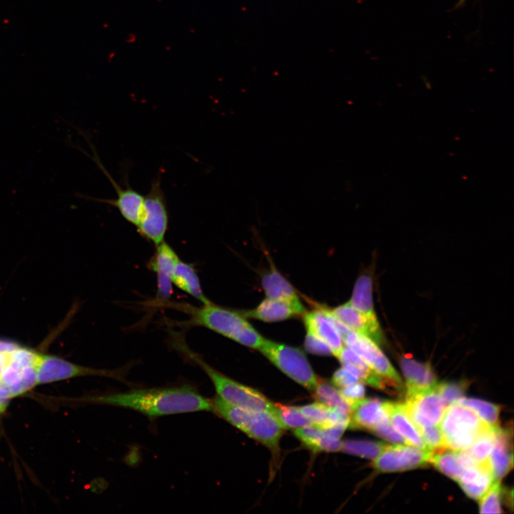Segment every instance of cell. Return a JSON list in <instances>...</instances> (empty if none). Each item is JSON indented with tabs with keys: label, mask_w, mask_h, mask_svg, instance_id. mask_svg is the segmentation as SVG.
Here are the masks:
<instances>
[{
	"label": "cell",
	"mask_w": 514,
	"mask_h": 514,
	"mask_svg": "<svg viewBox=\"0 0 514 514\" xmlns=\"http://www.w3.org/2000/svg\"><path fill=\"white\" fill-rule=\"evenodd\" d=\"M85 400L131 409L150 418L173 414L212 411L211 400L190 385L133 389L124 393L93 396Z\"/></svg>",
	"instance_id": "obj_1"
},
{
	"label": "cell",
	"mask_w": 514,
	"mask_h": 514,
	"mask_svg": "<svg viewBox=\"0 0 514 514\" xmlns=\"http://www.w3.org/2000/svg\"><path fill=\"white\" fill-rule=\"evenodd\" d=\"M189 315L187 326H201L245 346L258 349L264 338L238 310L226 308L211 302L199 307L180 305Z\"/></svg>",
	"instance_id": "obj_2"
},
{
	"label": "cell",
	"mask_w": 514,
	"mask_h": 514,
	"mask_svg": "<svg viewBox=\"0 0 514 514\" xmlns=\"http://www.w3.org/2000/svg\"><path fill=\"white\" fill-rule=\"evenodd\" d=\"M211 402L212 411L216 414L268 448L275 455L278 453L283 428L271 413L242 409L225 402L218 396L214 397Z\"/></svg>",
	"instance_id": "obj_3"
},
{
	"label": "cell",
	"mask_w": 514,
	"mask_h": 514,
	"mask_svg": "<svg viewBox=\"0 0 514 514\" xmlns=\"http://www.w3.org/2000/svg\"><path fill=\"white\" fill-rule=\"evenodd\" d=\"M175 343L176 348L201 367L207 374L216 388L218 396L225 402L245 410L267 411L276 418L275 403L269 400L263 393L220 373L205 362L199 355L188 348L181 341H177Z\"/></svg>",
	"instance_id": "obj_4"
},
{
	"label": "cell",
	"mask_w": 514,
	"mask_h": 514,
	"mask_svg": "<svg viewBox=\"0 0 514 514\" xmlns=\"http://www.w3.org/2000/svg\"><path fill=\"white\" fill-rule=\"evenodd\" d=\"M440 423L445 448L454 451L468 449L489 426L475 411L458 403L446 407Z\"/></svg>",
	"instance_id": "obj_5"
},
{
	"label": "cell",
	"mask_w": 514,
	"mask_h": 514,
	"mask_svg": "<svg viewBox=\"0 0 514 514\" xmlns=\"http://www.w3.org/2000/svg\"><path fill=\"white\" fill-rule=\"evenodd\" d=\"M258 349L289 378L306 389L313 390L319 378L301 349L266 338Z\"/></svg>",
	"instance_id": "obj_6"
},
{
	"label": "cell",
	"mask_w": 514,
	"mask_h": 514,
	"mask_svg": "<svg viewBox=\"0 0 514 514\" xmlns=\"http://www.w3.org/2000/svg\"><path fill=\"white\" fill-rule=\"evenodd\" d=\"M168 226V212L160 178L151 183L148 193L143 196L137 231L155 246L164 241Z\"/></svg>",
	"instance_id": "obj_7"
},
{
	"label": "cell",
	"mask_w": 514,
	"mask_h": 514,
	"mask_svg": "<svg viewBox=\"0 0 514 514\" xmlns=\"http://www.w3.org/2000/svg\"><path fill=\"white\" fill-rule=\"evenodd\" d=\"M36 368L37 384L86 376L107 377L126 383V367L114 370L96 369L76 365L55 356L40 354Z\"/></svg>",
	"instance_id": "obj_8"
},
{
	"label": "cell",
	"mask_w": 514,
	"mask_h": 514,
	"mask_svg": "<svg viewBox=\"0 0 514 514\" xmlns=\"http://www.w3.org/2000/svg\"><path fill=\"white\" fill-rule=\"evenodd\" d=\"M344 345L363 360L375 372L400 388L402 380L378 345L370 338L348 330L343 336Z\"/></svg>",
	"instance_id": "obj_9"
},
{
	"label": "cell",
	"mask_w": 514,
	"mask_h": 514,
	"mask_svg": "<svg viewBox=\"0 0 514 514\" xmlns=\"http://www.w3.org/2000/svg\"><path fill=\"white\" fill-rule=\"evenodd\" d=\"M404 406L417 429L439 425L445 410L437 385L430 389L407 393Z\"/></svg>",
	"instance_id": "obj_10"
},
{
	"label": "cell",
	"mask_w": 514,
	"mask_h": 514,
	"mask_svg": "<svg viewBox=\"0 0 514 514\" xmlns=\"http://www.w3.org/2000/svg\"><path fill=\"white\" fill-rule=\"evenodd\" d=\"M433 453L409 445H388L373 460L372 466L378 472H397L425 465Z\"/></svg>",
	"instance_id": "obj_11"
},
{
	"label": "cell",
	"mask_w": 514,
	"mask_h": 514,
	"mask_svg": "<svg viewBox=\"0 0 514 514\" xmlns=\"http://www.w3.org/2000/svg\"><path fill=\"white\" fill-rule=\"evenodd\" d=\"M302 316L306 333L313 335L326 343L332 355L337 358L345 345L329 310L319 307L311 311H306Z\"/></svg>",
	"instance_id": "obj_12"
},
{
	"label": "cell",
	"mask_w": 514,
	"mask_h": 514,
	"mask_svg": "<svg viewBox=\"0 0 514 514\" xmlns=\"http://www.w3.org/2000/svg\"><path fill=\"white\" fill-rule=\"evenodd\" d=\"M179 257L164 241L156 246V251L148 262V268L156 274V300L166 303L172 294V273Z\"/></svg>",
	"instance_id": "obj_13"
},
{
	"label": "cell",
	"mask_w": 514,
	"mask_h": 514,
	"mask_svg": "<svg viewBox=\"0 0 514 514\" xmlns=\"http://www.w3.org/2000/svg\"><path fill=\"white\" fill-rule=\"evenodd\" d=\"M93 150L92 159L108 177L116 191V198L114 199H93L116 207L126 221L136 226L141 213L143 196L129 186L121 188L102 165L94 148Z\"/></svg>",
	"instance_id": "obj_14"
},
{
	"label": "cell",
	"mask_w": 514,
	"mask_h": 514,
	"mask_svg": "<svg viewBox=\"0 0 514 514\" xmlns=\"http://www.w3.org/2000/svg\"><path fill=\"white\" fill-rule=\"evenodd\" d=\"M328 310L335 318L349 330L370 338L378 346L384 343V336L378 321L368 318L348 302Z\"/></svg>",
	"instance_id": "obj_15"
},
{
	"label": "cell",
	"mask_w": 514,
	"mask_h": 514,
	"mask_svg": "<svg viewBox=\"0 0 514 514\" xmlns=\"http://www.w3.org/2000/svg\"><path fill=\"white\" fill-rule=\"evenodd\" d=\"M261 286L267 298L289 305L298 316L306 311L293 286L273 266L262 276Z\"/></svg>",
	"instance_id": "obj_16"
},
{
	"label": "cell",
	"mask_w": 514,
	"mask_h": 514,
	"mask_svg": "<svg viewBox=\"0 0 514 514\" xmlns=\"http://www.w3.org/2000/svg\"><path fill=\"white\" fill-rule=\"evenodd\" d=\"M388 418L386 401L377 398H363L351 408L349 426L371 430Z\"/></svg>",
	"instance_id": "obj_17"
},
{
	"label": "cell",
	"mask_w": 514,
	"mask_h": 514,
	"mask_svg": "<svg viewBox=\"0 0 514 514\" xmlns=\"http://www.w3.org/2000/svg\"><path fill=\"white\" fill-rule=\"evenodd\" d=\"M400 367L405 378L407 393L424 390L437 385V378L428 363H420L404 356Z\"/></svg>",
	"instance_id": "obj_18"
},
{
	"label": "cell",
	"mask_w": 514,
	"mask_h": 514,
	"mask_svg": "<svg viewBox=\"0 0 514 514\" xmlns=\"http://www.w3.org/2000/svg\"><path fill=\"white\" fill-rule=\"evenodd\" d=\"M511 433L508 429L497 426L494 447L489 457V463L495 480H500L513 468Z\"/></svg>",
	"instance_id": "obj_19"
},
{
	"label": "cell",
	"mask_w": 514,
	"mask_h": 514,
	"mask_svg": "<svg viewBox=\"0 0 514 514\" xmlns=\"http://www.w3.org/2000/svg\"><path fill=\"white\" fill-rule=\"evenodd\" d=\"M386 408L392 425L405 438L408 445L429 450L408 416L404 404L386 401Z\"/></svg>",
	"instance_id": "obj_20"
},
{
	"label": "cell",
	"mask_w": 514,
	"mask_h": 514,
	"mask_svg": "<svg viewBox=\"0 0 514 514\" xmlns=\"http://www.w3.org/2000/svg\"><path fill=\"white\" fill-rule=\"evenodd\" d=\"M337 358L342 366L355 375L362 383L378 389H386L387 381L347 346H344Z\"/></svg>",
	"instance_id": "obj_21"
},
{
	"label": "cell",
	"mask_w": 514,
	"mask_h": 514,
	"mask_svg": "<svg viewBox=\"0 0 514 514\" xmlns=\"http://www.w3.org/2000/svg\"><path fill=\"white\" fill-rule=\"evenodd\" d=\"M238 311L246 318H254L268 323L284 321L298 316L289 305L268 298L263 300L253 309Z\"/></svg>",
	"instance_id": "obj_22"
},
{
	"label": "cell",
	"mask_w": 514,
	"mask_h": 514,
	"mask_svg": "<svg viewBox=\"0 0 514 514\" xmlns=\"http://www.w3.org/2000/svg\"><path fill=\"white\" fill-rule=\"evenodd\" d=\"M172 283L202 304L211 302L203 292L200 279L192 264L179 259L173 271Z\"/></svg>",
	"instance_id": "obj_23"
},
{
	"label": "cell",
	"mask_w": 514,
	"mask_h": 514,
	"mask_svg": "<svg viewBox=\"0 0 514 514\" xmlns=\"http://www.w3.org/2000/svg\"><path fill=\"white\" fill-rule=\"evenodd\" d=\"M372 279L369 275L362 274L356 280L348 303L368 318L378 321L374 310L372 295Z\"/></svg>",
	"instance_id": "obj_24"
},
{
	"label": "cell",
	"mask_w": 514,
	"mask_h": 514,
	"mask_svg": "<svg viewBox=\"0 0 514 514\" xmlns=\"http://www.w3.org/2000/svg\"><path fill=\"white\" fill-rule=\"evenodd\" d=\"M497 425L488 426L477 437L473 444L465 450L477 464H481L489 460L495 440Z\"/></svg>",
	"instance_id": "obj_25"
},
{
	"label": "cell",
	"mask_w": 514,
	"mask_h": 514,
	"mask_svg": "<svg viewBox=\"0 0 514 514\" xmlns=\"http://www.w3.org/2000/svg\"><path fill=\"white\" fill-rule=\"evenodd\" d=\"M313 391V397L318 402L330 408L351 413V407L342 398L339 390L331 383L319 378Z\"/></svg>",
	"instance_id": "obj_26"
},
{
	"label": "cell",
	"mask_w": 514,
	"mask_h": 514,
	"mask_svg": "<svg viewBox=\"0 0 514 514\" xmlns=\"http://www.w3.org/2000/svg\"><path fill=\"white\" fill-rule=\"evenodd\" d=\"M481 466L480 473L473 481L468 483H459L465 493L475 500L480 499L495 481L489 460L481 463Z\"/></svg>",
	"instance_id": "obj_27"
},
{
	"label": "cell",
	"mask_w": 514,
	"mask_h": 514,
	"mask_svg": "<svg viewBox=\"0 0 514 514\" xmlns=\"http://www.w3.org/2000/svg\"><path fill=\"white\" fill-rule=\"evenodd\" d=\"M428 463H432L439 471L458 481L464 468L457 458V451H443L433 453Z\"/></svg>",
	"instance_id": "obj_28"
},
{
	"label": "cell",
	"mask_w": 514,
	"mask_h": 514,
	"mask_svg": "<svg viewBox=\"0 0 514 514\" xmlns=\"http://www.w3.org/2000/svg\"><path fill=\"white\" fill-rule=\"evenodd\" d=\"M276 416L283 429H297L313 425L299 407L275 403Z\"/></svg>",
	"instance_id": "obj_29"
},
{
	"label": "cell",
	"mask_w": 514,
	"mask_h": 514,
	"mask_svg": "<svg viewBox=\"0 0 514 514\" xmlns=\"http://www.w3.org/2000/svg\"><path fill=\"white\" fill-rule=\"evenodd\" d=\"M386 446V444L381 442L349 440L343 442L341 450L348 454L373 460L383 452Z\"/></svg>",
	"instance_id": "obj_30"
},
{
	"label": "cell",
	"mask_w": 514,
	"mask_h": 514,
	"mask_svg": "<svg viewBox=\"0 0 514 514\" xmlns=\"http://www.w3.org/2000/svg\"><path fill=\"white\" fill-rule=\"evenodd\" d=\"M456 403L472 409L488 425H498L500 413L498 405L482 400L463 397Z\"/></svg>",
	"instance_id": "obj_31"
},
{
	"label": "cell",
	"mask_w": 514,
	"mask_h": 514,
	"mask_svg": "<svg viewBox=\"0 0 514 514\" xmlns=\"http://www.w3.org/2000/svg\"><path fill=\"white\" fill-rule=\"evenodd\" d=\"M299 408L313 425H317L322 429L333 425V408L317 401L301 406Z\"/></svg>",
	"instance_id": "obj_32"
},
{
	"label": "cell",
	"mask_w": 514,
	"mask_h": 514,
	"mask_svg": "<svg viewBox=\"0 0 514 514\" xmlns=\"http://www.w3.org/2000/svg\"><path fill=\"white\" fill-rule=\"evenodd\" d=\"M480 513H500L502 488L499 480H495L488 491L480 498Z\"/></svg>",
	"instance_id": "obj_33"
},
{
	"label": "cell",
	"mask_w": 514,
	"mask_h": 514,
	"mask_svg": "<svg viewBox=\"0 0 514 514\" xmlns=\"http://www.w3.org/2000/svg\"><path fill=\"white\" fill-rule=\"evenodd\" d=\"M427 448L433 453L445 450L443 434L439 425L418 428Z\"/></svg>",
	"instance_id": "obj_34"
},
{
	"label": "cell",
	"mask_w": 514,
	"mask_h": 514,
	"mask_svg": "<svg viewBox=\"0 0 514 514\" xmlns=\"http://www.w3.org/2000/svg\"><path fill=\"white\" fill-rule=\"evenodd\" d=\"M293 433L305 446L313 451L317 452L318 441L323 435L321 428L315 425H310L295 429Z\"/></svg>",
	"instance_id": "obj_35"
},
{
	"label": "cell",
	"mask_w": 514,
	"mask_h": 514,
	"mask_svg": "<svg viewBox=\"0 0 514 514\" xmlns=\"http://www.w3.org/2000/svg\"><path fill=\"white\" fill-rule=\"evenodd\" d=\"M437 388L446 408L463 397L466 386L465 383H441Z\"/></svg>",
	"instance_id": "obj_36"
},
{
	"label": "cell",
	"mask_w": 514,
	"mask_h": 514,
	"mask_svg": "<svg viewBox=\"0 0 514 514\" xmlns=\"http://www.w3.org/2000/svg\"><path fill=\"white\" fill-rule=\"evenodd\" d=\"M371 431L390 443L408 445L405 438L393 427L388 418L377 424Z\"/></svg>",
	"instance_id": "obj_37"
},
{
	"label": "cell",
	"mask_w": 514,
	"mask_h": 514,
	"mask_svg": "<svg viewBox=\"0 0 514 514\" xmlns=\"http://www.w3.org/2000/svg\"><path fill=\"white\" fill-rule=\"evenodd\" d=\"M40 354L33 351L19 348L9 354V363L19 368L29 366H36Z\"/></svg>",
	"instance_id": "obj_38"
},
{
	"label": "cell",
	"mask_w": 514,
	"mask_h": 514,
	"mask_svg": "<svg viewBox=\"0 0 514 514\" xmlns=\"http://www.w3.org/2000/svg\"><path fill=\"white\" fill-rule=\"evenodd\" d=\"M338 390L342 398L351 408L364 398L366 392L361 381L341 388Z\"/></svg>",
	"instance_id": "obj_39"
},
{
	"label": "cell",
	"mask_w": 514,
	"mask_h": 514,
	"mask_svg": "<svg viewBox=\"0 0 514 514\" xmlns=\"http://www.w3.org/2000/svg\"><path fill=\"white\" fill-rule=\"evenodd\" d=\"M304 346L307 351L313 354L322 356L332 355L331 349L326 343L308 333H306Z\"/></svg>",
	"instance_id": "obj_40"
},
{
	"label": "cell",
	"mask_w": 514,
	"mask_h": 514,
	"mask_svg": "<svg viewBox=\"0 0 514 514\" xmlns=\"http://www.w3.org/2000/svg\"><path fill=\"white\" fill-rule=\"evenodd\" d=\"M358 381H361L343 366L335 371L331 379L332 384L339 388L352 385Z\"/></svg>",
	"instance_id": "obj_41"
},
{
	"label": "cell",
	"mask_w": 514,
	"mask_h": 514,
	"mask_svg": "<svg viewBox=\"0 0 514 514\" xmlns=\"http://www.w3.org/2000/svg\"><path fill=\"white\" fill-rule=\"evenodd\" d=\"M343 441L323 435L318 443L317 451L337 452L341 450Z\"/></svg>",
	"instance_id": "obj_42"
},
{
	"label": "cell",
	"mask_w": 514,
	"mask_h": 514,
	"mask_svg": "<svg viewBox=\"0 0 514 514\" xmlns=\"http://www.w3.org/2000/svg\"><path fill=\"white\" fill-rule=\"evenodd\" d=\"M19 348H21V346L17 343L11 341H0V353L9 354Z\"/></svg>",
	"instance_id": "obj_43"
},
{
	"label": "cell",
	"mask_w": 514,
	"mask_h": 514,
	"mask_svg": "<svg viewBox=\"0 0 514 514\" xmlns=\"http://www.w3.org/2000/svg\"><path fill=\"white\" fill-rule=\"evenodd\" d=\"M8 362L9 354L0 353V377Z\"/></svg>",
	"instance_id": "obj_44"
},
{
	"label": "cell",
	"mask_w": 514,
	"mask_h": 514,
	"mask_svg": "<svg viewBox=\"0 0 514 514\" xmlns=\"http://www.w3.org/2000/svg\"><path fill=\"white\" fill-rule=\"evenodd\" d=\"M9 400L3 399L0 398V414L4 413L7 407Z\"/></svg>",
	"instance_id": "obj_45"
},
{
	"label": "cell",
	"mask_w": 514,
	"mask_h": 514,
	"mask_svg": "<svg viewBox=\"0 0 514 514\" xmlns=\"http://www.w3.org/2000/svg\"><path fill=\"white\" fill-rule=\"evenodd\" d=\"M465 1L466 0H458V3L456 4V8L462 6L464 4V3L465 2Z\"/></svg>",
	"instance_id": "obj_46"
}]
</instances>
